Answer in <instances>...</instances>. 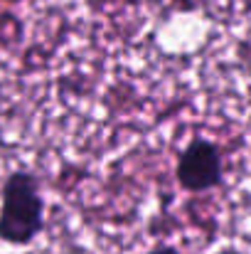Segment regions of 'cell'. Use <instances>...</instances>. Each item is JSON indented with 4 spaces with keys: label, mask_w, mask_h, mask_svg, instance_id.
<instances>
[{
    "label": "cell",
    "mask_w": 251,
    "mask_h": 254,
    "mask_svg": "<svg viewBox=\"0 0 251 254\" xmlns=\"http://www.w3.org/2000/svg\"><path fill=\"white\" fill-rule=\"evenodd\" d=\"M45 230V200L37 175L12 170L0 192V240L15 247L32 245Z\"/></svg>",
    "instance_id": "1"
},
{
    "label": "cell",
    "mask_w": 251,
    "mask_h": 254,
    "mask_svg": "<svg viewBox=\"0 0 251 254\" xmlns=\"http://www.w3.org/2000/svg\"><path fill=\"white\" fill-rule=\"evenodd\" d=\"M175 178L180 188L187 192H207L219 188L224 180V163L219 146L207 138H192L177 158Z\"/></svg>",
    "instance_id": "2"
},
{
    "label": "cell",
    "mask_w": 251,
    "mask_h": 254,
    "mask_svg": "<svg viewBox=\"0 0 251 254\" xmlns=\"http://www.w3.org/2000/svg\"><path fill=\"white\" fill-rule=\"evenodd\" d=\"M146 254H182L177 247H172V245H160V247H153L151 252H146Z\"/></svg>",
    "instance_id": "3"
},
{
    "label": "cell",
    "mask_w": 251,
    "mask_h": 254,
    "mask_svg": "<svg viewBox=\"0 0 251 254\" xmlns=\"http://www.w3.org/2000/svg\"><path fill=\"white\" fill-rule=\"evenodd\" d=\"M217 254H247V252H239V250H222V252Z\"/></svg>",
    "instance_id": "4"
}]
</instances>
